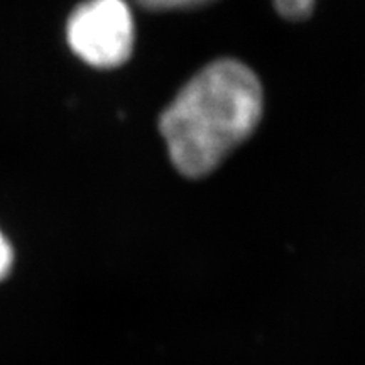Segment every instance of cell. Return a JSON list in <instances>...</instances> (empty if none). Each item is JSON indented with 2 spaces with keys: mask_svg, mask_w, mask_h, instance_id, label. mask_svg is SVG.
Here are the masks:
<instances>
[{
  "mask_svg": "<svg viewBox=\"0 0 365 365\" xmlns=\"http://www.w3.org/2000/svg\"><path fill=\"white\" fill-rule=\"evenodd\" d=\"M262 108L261 81L249 66L237 59L210 63L159 120L171 163L186 178L208 176L252 134Z\"/></svg>",
  "mask_w": 365,
  "mask_h": 365,
  "instance_id": "cell-1",
  "label": "cell"
},
{
  "mask_svg": "<svg viewBox=\"0 0 365 365\" xmlns=\"http://www.w3.org/2000/svg\"><path fill=\"white\" fill-rule=\"evenodd\" d=\"M68 44L86 65L117 68L134 49V17L125 0H86L71 12Z\"/></svg>",
  "mask_w": 365,
  "mask_h": 365,
  "instance_id": "cell-2",
  "label": "cell"
},
{
  "mask_svg": "<svg viewBox=\"0 0 365 365\" xmlns=\"http://www.w3.org/2000/svg\"><path fill=\"white\" fill-rule=\"evenodd\" d=\"M314 2L317 0H274V6L284 19L303 21L313 14Z\"/></svg>",
  "mask_w": 365,
  "mask_h": 365,
  "instance_id": "cell-3",
  "label": "cell"
},
{
  "mask_svg": "<svg viewBox=\"0 0 365 365\" xmlns=\"http://www.w3.org/2000/svg\"><path fill=\"white\" fill-rule=\"evenodd\" d=\"M134 2L149 11H173V9L200 7L213 0H134Z\"/></svg>",
  "mask_w": 365,
  "mask_h": 365,
  "instance_id": "cell-4",
  "label": "cell"
},
{
  "mask_svg": "<svg viewBox=\"0 0 365 365\" xmlns=\"http://www.w3.org/2000/svg\"><path fill=\"white\" fill-rule=\"evenodd\" d=\"M12 262H14L12 247L6 237H4L2 232H0V281H2L4 277L11 272Z\"/></svg>",
  "mask_w": 365,
  "mask_h": 365,
  "instance_id": "cell-5",
  "label": "cell"
}]
</instances>
